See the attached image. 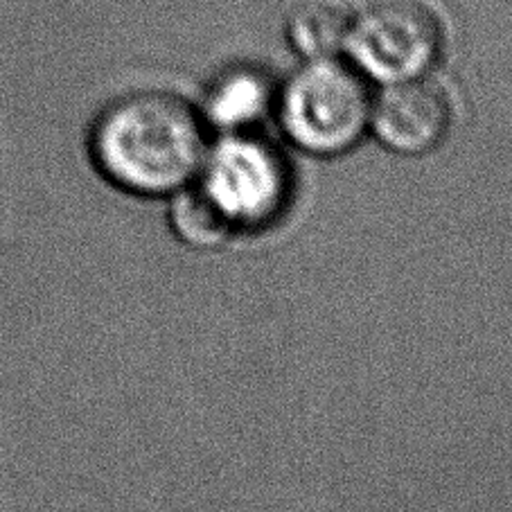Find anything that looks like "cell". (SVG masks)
Instances as JSON below:
<instances>
[{
    "instance_id": "cell-1",
    "label": "cell",
    "mask_w": 512,
    "mask_h": 512,
    "mask_svg": "<svg viewBox=\"0 0 512 512\" xmlns=\"http://www.w3.org/2000/svg\"><path fill=\"white\" fill-rule=\"evenodd\" d=\"M88 152L104 179L136 194L179 192L201 172L206 134L197 113L167 93L131 95L100 113Z\"/></svg>"
},
{
    "instance_id": "cell-2",
    "label": "cell",
    "mask_w": 512,
    "mask_h": 512,
    "mask_svg": "<svg viewBox=\"0 0 512 512\" xmlns=\"http://www.w3.org/2000/svg\"><path fill=\"white\" fill-rule=\"evenodd\" d=\"M364 75L332 59H312L291 77L280 102L287 136L307 152L337 154L357 143L370 125Z\"/></svg>"
},
{
    "instance_id": "cell-3",
    "label": "cell",
    "mask_w": 512,
    "mask_h": 512,
    "mask_svg": "<svg viewBox=\"0 0 512 512\" xmlns=\"http://www.w3.org/2000/svg\"><path fill=\"white\" fill-rule=\"evenodd\" d=\"M201 192L231 228L271 222L287 199V170L271 145L258 138L231 136L206 154Z\"/></svg>"
},
{
    "instance_id": "cell-4",
    "label": "cell",
    "mask_w": 512,
    "mask_h": 512,
    "mask_svg": "<svg viewBox=\"0 0 512 512\" xmlns=\"http://www.w3.org/2000/svg\"><path fill=\"white\" fill-rule=\"evenodd\" d=\"M440 41V25L425 5L386 0L350 21L346 48L361 75L393 84L425 77Z\"/></svg>"
},
{
    "instance_id": "cell-5",
    "label": "cell",
    "mask_w": 512,
    "mask_h": 512,
    "mask_svg": "<svg viewBox=\"0 0 512 512\" xmlns=\"http://www.w3.org/2000/svg\"><path fill=\"white\" fill-rule=\"evenodd\" d=\"M370 125L393 152L425 154L449 129L447 97L425 77L386 84L370 111Z\"/></svg>"
},
{
    "instance_id": "cell-6",
    "label": "cell",
    "mask_w": 512,
    "mask_h": 512,
    "mask_svg": "<svg viewBox=\"0 0 512 512\" xmlns=\"http://www.w3.org/2000/svg\"><path fill=\"white\" fill-rule=\"evenodd\" d=\"M289 39L307 59H332L346 48L350 19L328 0H305L289 14Z\"/></svg>"
},
{
    "instance_id": "cell-7",
    "label": "cell",
    "mask_w": 512,
    "mask_h": 512,
    "mask_svg": "<svg viewBox=\"0 0 512 512\" xmlns=\"http://www.w3.org/2000/svg\"><path fill=\"white\" fill-rule=\"evenodd\" d=\"M269 100V86L260 75L235 73L210 95V118L219 127L240 129L258 120L269 107Z\"/></svg>"
},
{
    "instance_id": "cell-8",
    "label": "cell",
    "mask_w": 512,
    "mask_h": 512,
    "mask_svg": "<svg viewBox=\"0 0 512 512\" xmlns=\"http://www.w3.org/2000/svg\"><path fill=\"white\" fill-rule=\"evenodd\" d=\"M172 222L176 233L194 246H215L231 231L226 219L201 190L185 192L174 201Z\"/></svg>"
}]
</instances>
